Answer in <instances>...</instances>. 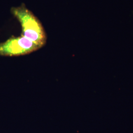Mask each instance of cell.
<instances>
[{"instance_id":"7a4b0ae2","label":"cell","mask_w":133,"mask_h":133,"mask_svg":"<svg viewBox=\"0 0 133 133\" xmlns=\"http://www.w3.org/2000/svg\"><path fill=\"white\" fill-rule=\"evenodd\" d=\"M41 48L23 36L12 37L0 43V55L19 56L34 52Z\"/></svg>"},{"instance_id":"6da1fadb","label":"cell","mask_w":133,"mask_h":133,"mask_svg":"<svg viewBox=\"0 0 133 133\" xmlns=\"http://www.w3.org/2000/svg\"><path fill=\"white\" fill-rule=\"evenodd\" d=\"M11 12L22 27V35L42 48L46 42V35L39 19L24 5L14 7Z\"/></svg>"}]
</instances>
